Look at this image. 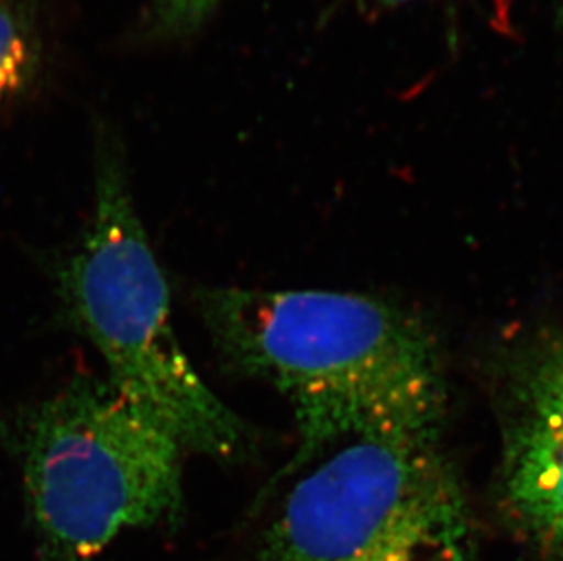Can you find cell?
<instances>
[{
  "label": "cell",
  "instance_id": "cell-1",
  "mask_svg": "<svg viewBox=\"0 0 563 561\" xmlns=\"http://www.w3.org/2000/svg\"><path fill=\"white\" fill-rule=\"evenodd\" d=\"M219 361L287 399L299 446L272 485L335 447L376 436H440L446 382L437 341L393 302L329 290L197 286Z\"/></svg>",
  "mask_w": 563,
  "mask_h": 561
},
{
  "label": "cell",
  "instance_id": "cell-2",
  "mask_svg": "<svg viewBox=\"0 0 563 561\" xmlns=\"http://www.w3.org/2000/svg\"><path fill=\"white\" fill-rule=\"evenodd\" d=\"M54 280L64 323L96 346L108 382L185 452L227 465L254 454V429L208 388L179 343L170 285L113 143L99 148L93 212Z\"/></svg>",
  "mask_w": 563,
  "mask_h": 561
},
{
  "label": "cell",
  "instance_id": "cell-3",
  "mask_svg": "<svg viewBox=\"0 0 563 561\" xmlns=\"http://www.w3.org/2000/svg\"><path fill=\"white\" fill-rule=\"evenodd\" d=\"M10 435L37 561H96L124 530L183 519L185 449L107 377H74Z\"/></svg>",
  "mask_w": 563,
  "mask_h": 561
},
{
  "label": "cell",
  "instance_id": "cell-4",
  "mask_svg": "<svg viewBox=\"0 0 563 561\" xmlns=\"http://www.w3.org/2000/svg\"><path fill=\"white\" fill-rule=\"evenodd\" d=\"M294 477L251 561H479L440 436L346 441Z\"/></svg>",
  "mask_w": 563,
  "mask_h": 561
},
{
  "label": "cell",
  "instance_id": "cell-5",
  "mask_svg": "<svg viewBox=\"0 0 563 561\" xmlns=\"http://www.w3.org/2000/svg\"><path fill=\"white\" fill-rule=\"evenodd\" d=\"M500 371L501 513L540 557L563 561V332L518 339Z\"/></svg>",
  "mask_w": 563,
  "mask_h": 561
},
{
  "label": "cell",
  "instance_id": "cell-6",
  "mask_svg": "<svg viewBox=\"0 0 563 561\" xmlns=\"http://www.w3.org/2000/svg\"><path fill=\"white\" fill-rule=\"evenodd\" d=\"M38 64L41 43L32 19L15 0H0V108L26 90Z\"/></svg>",
  "mask_w": 563,
  "mask_h": 561
},
{
  "label": "cell",
  "instance_id": "cell-7",
  "mask_svg": "<svg viewBox=\"0 0 563 561\" xmlns=\"http://www.w3.org/2000/svg\"><path fill=\"white\" fill-rule=\"evenodd\" d=\"M221 0H152L155 26L166 35H185L201 26Z\"/></svg>",
  "mask_w": 563,
  "mask_h": 561
},
{
  "label": "cell",
  "instance_id": "cell-8",
  "mask_svg": "<svg viewBox=\"0 0 563 561\" xmlns=\"http://www.w3.org/2000/svg\"><path fill=\"white\" fill-rule=\"evenodd\" d=\"M383 2H385V4L394 6L401 4V2H409V0H383Z\"/></svg>",
  "mask_w": 563,
  "mask_h": 561
}]
</instances>
